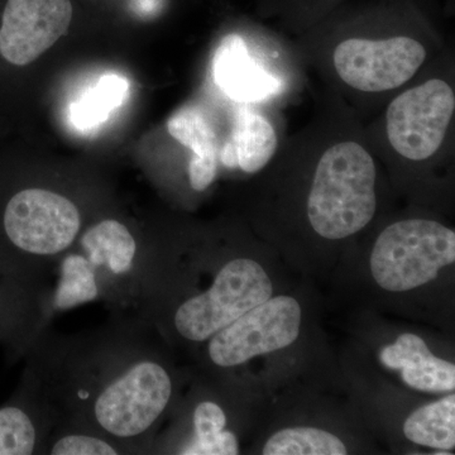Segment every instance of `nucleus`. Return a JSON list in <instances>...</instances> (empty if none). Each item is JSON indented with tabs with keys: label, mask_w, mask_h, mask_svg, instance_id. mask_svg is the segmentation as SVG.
<instances>
[{
	"label": "nucleus",
	"mask_w": 455,
	"mask_h": 455,
	"mask_svg": "<svg viewBox=\"0 0 455 455\" xmlns=\"http://www.w3.org/2000/svg\"><path fill=\"white\" fill-rule=\"evenodd\" d=\"M134 319L71 338L42 333L31 379L56 425L95 431L123 454L152 451L175 395V379L149 340L148 325Z\"/></svg>",
	"instance_id": "nucleus-1"
},
{
	"label": "nucleus",
	"mask_w": 455,
	"mask_h": 455,
	"mask_svg": "<svg viewBox=\"0 0 455 455\" xmlns=\"http://www.w3.org/2000/svg\"><path fill=\"white\" fill-rule=\"evenodd\" d=\"M376 178L372 156L359 143L326 149L307 197V217L316 235L338 241L366 228L376 214Z\"/></svg>",
	"instance_id": "nucleus-2"
},
{
	"label": "nucleus",
	"mask_w": 455,
	"mask_h": 455,
	"mask_svg": "<svg viewBox=\"0 0 455 455\" xmlns=\"http://www.w3.org/2000/svg\"><path fill=\"white\" fill-rule=\"evenodd\" d=\"M267 272L252 259H233L221 266L208 289L176 302L170 314L145 322L157 329L170 326L188 343H206L218 331L272 298ZM143 322V320H142Z\"/></svg>",
	"instance_id": "nucleus-3"
},
{
	"label": "nucleus",
	"mask_w": 455,
	"mask_h": 455,
	"mask_svg": "<svg viewBox=\"0 0 455 455\" xmlns=\"http://www.w3.org/2000/svg\"><path fill=\"white\" fill-rule=\"evenodd\" d=\"M455 262V233L438 221L407 220L386 228L371 253V274L379 287L403 292L424 286Z\"/></svg>",
	"instance_id": "nucleus-4"
},
{
	"label": "nucleus",
	"mask_w": 455,
	"mask_h": 455,
	"mask_svg": "<svg viewBox=\"0 0 455 455\" xmlns=\"http://www.w3.org/2000/svg\"><path fill=\"white\" fill-rule=\"evenodd\" d=\"M83 228L79 206L64 194L44 188L18 191L3 214L9 243L33 267L61 259L76 243Z\"/></svg>",
	"instance_id": "nucleus-5"
},
{
	"label": "nucleus",
	"mask_w": 455,
	"mask_h": 455,
	"mask_svg": "<svg viewBox=\"0 0 455 455\" xmlns=\"http://www.w3.org/2000/svg\"><path fill=\"white\" fill-rule=\"evenodd\" d=\"M300 328L301 307L296 299L269 298L206 341V358L218 368L242 366L257 355L291 346Z\"/></svg>",
	"instance_id": "nucleus-6"
},
{
	"label": "nucleus",
	"mask_w": 455,
	"mask_h": 455,
	"mask_svg": "<svg viewBox=\"0 0 455 455\" xmlns=\"http://www.w3.org/2000/svg\"><path fill=\"white\" fill-rule=\"evenodd\" d=\"M71 250L82 254L97 281L99 299L131 307L139 296L146 251L130 228L116 220L84 229Z\"/></svg>",
	"instance_id": "nucleus-7"
},
{
	"label": "nucleus",
	"mask_w": 455,
	"mask_h": 455,
	"mask_svg": "<svg viewBox=\"0 0 455 455\" xmlns=\"http://www.w3.org/2000/svg\"><path fill=\"white\" fill-rule=\"evenodd\" d=\"M454 110L451 85L444 80H429L392 101L386 113L387 139L407 160H427L443 145Z\"/></svg>",
	"instance_id": "nucleus-8"
},
{
	"label": "nucleus",
	"mask_w": 455,
	"mask_h": 455,
	"mask_svg": "<svg viewBox=\"0 0 455 455\" xmlns=\"http://www.w3.org/2000/svg\"><path fill=\"white\" fill-rule=\"evenodd\" d=\"M427 59V50L414 38L386 40L350 38L334 51L335 70L347 85L364 92H382L409 82Z\"/></svg>",
	"instance_id": "nucleus-9"
},
{
	"label": "nucleus",
	"mask_w": 455,
	"mask_h": 455,
	"mask_svg": "<svg viewBox=\"0 0 455 455\" xmlns=\"http://www.w3.org/2000/svg\"><path fill=\"white\" fill-rule=\"evenodd\" d=\"M71 0H7L0 23V55L26 66L44 55L73 22Z\"/></svg>",
	"instance_id": "nucleus-10"
},
{
	"label": "nucleus",
	"mask_w": 455,
	"mask_h": 455,
	"mask_svg": "<svg viewBox=\"0 0 455 455\" xmlns=\"http://www.w3.org/2000/svg\"><path fill=\"white\" fill-rule=\"evenodd\" d=\"M379 361L386 368L400 371L403 381L415 390L454 391V363L435 357L419 335L401 334L395 343L381 350Z\"/></svg>",
	"instance_id": "nucleus-11"
},
{
	"label": "nucleus",
	"mask_w": 455,
	"mask_h": 455,
	"mask_svg": "<svg viewBox=\"0 0 455 455\" xmlns=\"http://www.w3.org/2000/svg\"><path fill=\"white\" fill-rule=\"evenodd\" d=\"M26 403L0 409V455L44 453L56 427V416L32 383Z\"/></svg>",
	"instance_id": "nucleus-12"
},
{
	"label": "nucleus",
	"mask_w": 455,
	"mask_h": 455,
	"mask_svg": "<svg viewBox=\"0 0 455 455\" xmlns=\"http://www.w3.org/2000/svg\"><path fill=\"white\" fill-rule=\"evenodd\" d=\"M214 77L230 98L241 101L259 100L277 92L278 83L248 55L244 41L228 36L214 56Z\"/></svg>",
	"instance_id": "nucleus-13"
},
{
	"label": "nucleus",
	"mask_w": 455,
	"mask_h": 455,
	"mask_svg": "<svg viewBox=\"0 0 455 455\" xmlns=\"http://www.w3.org/2000/svg\"><path fill=\"white\" fill-rule=\"evenodd\" d=\"M167 131L181 145L193 151L188 180L196 191L206 190L218 173L220 140L205 114L196 107H185L167 122Z\"/></svg>",
	"instance_id": "nucleus-14"
},
{
	"label": "nucleus",
	"mask_w": 455,
	"mask_h": 455,
	"mask_svg": "<svg viewBox=\"0 0 455 455\" xmlns=\"http://www.w3.org/2000/svg\"><path fill=\"white\" fill-rule=\"evenodd\" d=\"M277 145L271 123L259 113L242 109L236 114L232 136L221 148L220 161L229 169L239 167L244 172L256 173L267 166Z\"/></svg>",
	"instance_id": "nucleus-15"
},
{
	"label": "nucleus",
	"mask_w": 455,
	"mask_h": 455,
	"mask_svg": "<svg viewBox=\"0 0 455 455\" xmlns=\"http://www.w3.org/2000/svg\"><path fill=\"white\" fill-rule=\"evenodd\" d=\"M226 411L215 401L197 403L193 411V435L176 453L185 455H235L238 438L227 429Z\"/></svg>",
	"instance_id": "nucleus-16"
},
{
	"label": "nucleus",
	"mask_w": 455,
	"mask_h": 455,
	"mask_svg": "<svg viewBox=\"0 0 455 455\" xmlns=\"http://www.w3.org/2000/svg\"><path fill=\"white\" fill-rule=\"evenodd\" d=\"M407 440L423 447L451 451L455 447V395L415 410L403 424Z\"/></svg>",
	"instance_id": "nucleus-17"
},
{
	"label": "nucleus",
	"mask_w": 455,
	"mask_h": 455,
	"mask_svg": "<svg viewBox=\"0 0 455 455\" xmlns=\"http://www.w3.org/2000/svg\"><path fill=\"white\" fill-rule=\"evenodd\" d=\"M128 86L127 79L121 75L108 74L101 76L94 88L75 101L71 109L75 127L92 130L103 124L113 110L122 106Z\"/></svg>",
	"instance_id": "nucleus-18"
},
{
	"label": "nucleus",
	"mask_w": 455,
	"mask_h": 455,
	"mask_svg": "<svg viewBox=\"0 0 455 455\" xmlns=\"http://www.w3.org/2000/svg\"><path fill=\"white\" fill-rule=\"evenodd\" d=\"M265 455H346V444L334 434L316 427H290L266 442Z\"/></svg>",
	"instance_id": "nucleus-19"
},
{
	"label": "nucleus",
	"mask_w": 455,
	"mask_h": 455,
	"mask_svg": "<svg viewBox=\"0 0 455 455\" xmlns=\"http://www.w3.org/2000/svg\"><path fill=\"white\" fill-rule=\"evenodd\" d=\"M44 454L116 455L123 454V451L112 440L95 431L56 425L47 440Z\"/></svg>",
	"instance_id": "nucleus-20"
}]
</instances>
